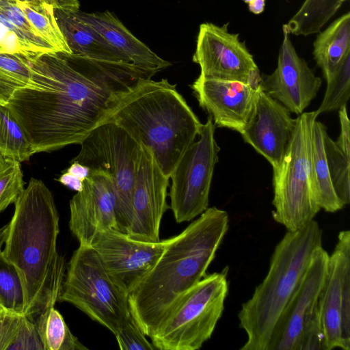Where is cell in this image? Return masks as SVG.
Returning <instances> with one entry per match:
<instances>
[{
    "mask_svg": "<svg viewBox=\"0 0 350 350\" xmlns=\"http://www.w3.org/2000/svg\"><path fill=\"white\" fill-rule=\"evenodd\" d=\"M16 2L31 27L54 51L69 57L71 51L57 24L54 8L42 2Z\"/></svg>",
    "mask_w": 350,
    "mask_h": 350,
    "instance_id": "cell-25",
    "label": "cell"
},
{
    "mask_svg": "<svg viewBox=\"0 0 350 350\" xmlns=\"http://www.w3.org/2000/svg\"><path fill=\"white\" fill-rule=\"evenodd\" d=\"M31 75L25 56L0 51V105L5 106L18 89L28 85Z\"/></svg>",
    "mask_w": 350,
    "mask_h": 350,
    "instance_id": "cell-30",
    "label": "cell"
},
{
    "mask_svg": "<svg viewBox=\"0 0 350 350\" xmlns=\"http://www.w3.org/2000/svg\"><path fill=\"white\" fill-rule=\"evenodd\" d=\"M66 172L76 176L83 180H85L89 176L90 170L87 166L80 163L73 161L71 162V165L66 170Z\"/></svg>",
    "mask_w": 350,
    "mask_h": 350,
    "instance_id": "cell-40",
    "label": "cell"
},
{
    "mask_svg": "<svg viewBox=\"0 0 350 350\" xmlns=\"http://www.w3.org/2000/svg\"><path fill=\"white\" fill-rule=\"evenodd\" d=\"M31 79L5 105L33 154L80 144L122 99L152 75L130 64H105L55 52L26 57Z\"/></svg>",
    "mask_w": 350,
    "mask_h": 350,
    "instance_id": "cell-1",
    "label": "cell"
},
{
    "mask_svg": "<svg viewBox=\"0 0 350 350\" xmlns=\"http://www.w3.org/2000/svg\"><path fill=\"white\" fill-rule=\"evenodd\" d=\"M0 31L14 38L17 52L25 57L55 52L31 27L16 0H0Z\"/></svg>",
    "mask_w": 350,
    "mask_h": 350,
    "instance_id": "cell-24",
    "label": "cell"
},
{
    "mask_svg": "<svg viewBox=\"0 0 350 350\" xmlns=\"http://www.w3.org/2000/svg\"><path fill=\"white\" fill-rule=\"evenodd\" d=\"M74 14L102 36L126 63L154 75L171 65L134 36L109 11L85 13L79 10Z\"/></svg>",
    "mask_w": 350,
    "mask_h": 350,
    "instance_id": "cell-20",
    "label": "cell"
},
{
    "mask_svg": "<svg viewBox=\"0 0 350 350\" xmlns=\"http://www.w3.org/2000/svg\"><path fill=\"white\" fill-rule=\"evenodd\" d=\"M57 180L77 192L82 190L84 183V180L66 171Z\"/></svg>",
    "mask_w": 350,
    "mask_h": 350,
    "instance_id": "cell-39",
    "label": "cell"
},
{
    "mask_svg": "<svg viewBox=\"0 0 350 350\" xmlns=\"http://www.w3.org/2000/svg\"><path fill=\"white\" fill-rule=\"evenodd\" d=\"M297 118L259 88L252 113L240 133L244 142L272 167L281 162L293 137Z\"/></svg>",
    "mask_w": 350,
    "mask_h": 350,
    "instance_id": "cell-18",
    "label": "cell"
},
{
    "mask_svg": "<svg viewBox=\"0 0 350 350\" xmlns=\"http://www.w3.org/2000/svg\"><path fill=\"white\" fill-rule=\"evenodd\" d=\"M58 301L72 304L114 335L131 314L128 296L92 246L79 245L68 262Z\"/></svg>",
    "mask_w": 350,
    "mask_h": 350,
    "instance_id": "cell-9",
    "label": "cell"
},
{
    "mask_svg": "<svg viewBox=\"0 0 350 350\" xmlns=\"http://www.w3.org/2000/svg\"><path fill=\"white\" fill-rule=\"evenodd\" d=\"M55 16L71 51L70 57L106 64H130L124 62L96 31L79 20L74 12L55 9Z\"/></svg>",
    "mask_w": 350,
    "mask_h": 350,
    "instance_id": "cell-21",
    "label": "cell"
},
{
    "mask_svg": "<svg viewBox=\"0 0 350 350\" xmlns=\"http://www.w3.org/2000/svg\"><path fill=\"white\" fill-rule=\"evenodd\" d=\"M21 2H42L52 5L54 9H60L68 11H77L79 10V0H16Z\"/></svg>",
    "mask_w": 350,
    "mask_h": 350,
    "instance_id": "cell-38",
    "label": "cell"
},
{
    "mask_svg": "<svg viewBox=\"0 0 350 350\" xmlns=\"http://www.w3.org/2000/svg\"><path fill=\"white\" fill-rule=\"evenodd\" d=\"M191 88L215 127L241 133L252 113L260 86L200 75Z\"/></svg>",
    "mask_w": 350,
    "mask_h": 350,
    "instance_id": "cell-19",
    "label": "cell"
},
{
    "mask_svg": "<svg viewBox=\"0 0 350 350\" xmlns=\"http://www.w3.org/2000/svg\"><path fill=\"white\" fill-rule=\"evenodd\" d=\"M170 239L144 241L111 229L99 233L92 247L112 280L128 296L154 266Z\"/></svg>",
    "mask_w": 350,
    "mask_h": 350,
    "instance_id": "cell-13",
    "label": "cell"
},
{
    "mask_svg": "<svg viewBox=\"0 0 350 350\" xmlns=\"http://www.w3.org/2000/svg\"><path fill=\"white\" fill-rule=\"evenodd\" d=\"M8 226L0 228V305L6 310L23 314L24 297L18 273L1 250Z\"/></svg>",
    "mask_w": 350,
    "mask_h": 350,
    "instance_id": "cell-29",
    "label": "cell"
},
{
    "mask_svg": "<svg viewBox=\"0 0 350 350\" xmlns=\"http://www.w3.org/2000/svg\"><path fill=\"white\" fill-rule=\"evenodd\" d=\"M21 162L3 159L0 163V213L14 204L25 189Z\"/></svg>",
    "mask_w": 350,
    "mask_h": 350,
    "instance_id": "cell-33",
    "label": "cell"
},
{
    "mask_svg": "<svg viewBox=\"0 0 350 350\" xmlns=\"http://www.w3.org/2000/svg\"><path fill=\"white\" fill-rule=\"evenodd\" d=\"M324 146L334 191L345 206L350 202V157L347 156L329 136H324Z\"/></svg>",
    "mask_w": 350,
    "mask_h": 350,
    "instance_id": "cell-31",
    "label": "cell"
},
{
    "mask_svg": "<svg viewBox=\"0 0 350 350\" xmlns=\"http://www.w3.org/2000/svg\"><path fill=\"white\" fill-rule=\"evenodd\" d=\"M319 33L312 53L326 80L350 52V12L342 15Z\"/></svg>",
    "mask_w": 350,
    "mask_h": 350,
    "instance_id": "cell-23",
    "label": "cell"
},
{
    "mask_svg": "<svg viewBox=\"0 0 350 350\" xmlns=\"http://www.w3.org/2000/svg\"><path fill=\"white\" fill-rule=\"evenodd\" d=\"M326 126L317 119L314 121L310 151V178L312 196L320 208L334 213L344 206L338 199L331 179L325 146Z\"/></svg>",
    "mask_w": 350,
    "mask_h": 350,
    "instance_id": "cell-22",
    "label": "cell"
},
{
    "mask_svg": "<svg viewBox=\"0 0 350 350\" xmlns=\"http://www.w3.org/2000/svg\"><path fill=\"white\" fill-rule=\"evenodd\" d=\"M226 211L207 208L171 237L159 260L128 295L130 312L152 337L185 293L206 273L228 227Z\"/></svg>",
    "mask_w": 350,
    "mask_h": 350,
    "instance_id": "cell-3",
    "label": "cell"
},
{
    "mask_svg": "<svg viewBox=\"0 0 350 350\" xmlns=\"http://www.w3.org/2000/svg\"><path fill=\"white\" fill-rule=\"evenodd\" d=\"M106 121L118 124L148 149L168 178L203 124L167 79L142 81Z\"/></svg>",
    "mask_w": 350,
    "mask_h": 350,
    "instance_id": "cell-4",
    "label": "cell"
},
{
    "mask_svg": "<svg viewBox=\"0 0 350 350\" xmlns=\"http://www.w3.org/2000/svg\"><path fill=\"white\" fill-rule=\"evenodd\" d=\"M69 206V228L79 245L92 246L99 233L117 230L116 193L106 173L90 171Z\"/></svg>",
    "mask_w": 350,
    "mask_h": 350,
    "instance_id": "cell-16",
    "label": "cell"
},
{
    "mask_svg": "<svg viewBox=\"0 0 350 350\" xmlns=\"http://www.w3.org/2000/svg\"><path fill=\"white\" fill-rule=\"evenodd\" d=\"M7 350H44L36 324L24 314Z\"/></svg>",
    "mask_w": 350,
    "mask_h": 350,
    "instance_id": "cell-35",
    "label": "cell"
},
{
    "mask_svg": "<svg viewBox=\"0 0 350 350\" xmlns=\"http://www.w3.org/2000/svg\"><path fill=\"white\" fill-rule=\"evenodd\" d=\"M228 271L206 274L185 293L150 337L156 349L196 350L211 338L224 310Z\"/></svg>",
    "mask_w": 350,
    "mask_h": 350,
    "instance_id": "cell-6",
    "label": "cell"
},
{
    "mask_svg": "<svg viewBox=\"0 0 350 350\" xmlns=\"http://www.w3.org/2000/svg\"><path fill=\"white\" fill-rule=\"evenodd\" d=\"M282 31L277 67L271 74L261 75L260 88L291 113L299 116L316 97L322 80L298 55L284 25Z\"/></svg>",
    "mask_w": 350,
    "mask_h": 350,
    "instance_id": "cell-15",
    "label": "cell"
},
{
    "mask_svg": "<svg viewBox=\"0 0 350 350\" xmlns=\"http://www.w3.org/2000/svg\"><path fill=\"white\" fill-rule=\"evenodd\" d=\"M0 48L1 49L2 48V46L0 45Z\"/></svg>",
    "mask_w": 350,
    "mask_h": 350,
    "instance_id": "cell-45",
    "label": "cell"
},
{
    "mask_svg": "<svg viewBox=\"0 0 350 350\" xmlns=\"http://www.w3.org/2000/svg\"><path fill=\"white\" fill-rule=\"evenodd\" d=\"M3 253L16 269L24 297L23 314L34 322L55 306L65 275L57 250L59 215L53 196L41 180L31 178L14 202Z\"/></svg>",
    "mask_w": 350,
    "mask_h": 350,
    "instance_id": "cell-2",
    "label": "cell"
},
{
    "mask_svg": "<svg viewBox=\"0 0 350 350\" xmlns=\"http://www.w3.org/2000/svg\"><path fill=\"white\" fill-rule=\"evenodd\" d=\"M323 230L312 220L287 231L276 245L267 275L239 312V325L247 335L241 350H268L277 323L298 288L313 252L322 246Z\"/></svg>",
    "mask_w": 350,
    "mask_h": 350,
    "instance_id": "cell-5",
    "label": "cell"
},
{
    "mask_svg": "<svg viewBox=\"0 0 350 350\" xmlns=\"http://www.w3.org/2000/svg\"><path fill=\"white\" fill-rule=\"evenodd\" d=\"M3 158L0 155V163L3 161Z\"/></svg>",
    "mask_w": 350,
    "mask_h": 350,
    "instance_id": "cell-44",
    "label": "cell"
},
{
    "mask_svg": "<svg viewBox=\"0 0 350 350\" xmlns=\"http://www.w3.org/2000/svg\"><path fill=\"white\" fill-rule=\"evenodd\" d=\"M328 259L323 246L313 252L301 282L277 323L268 350H299L304 330L319 317L318 301Z\"/></svg>",
    "mask_w": 350,
    "mask_h": 350,
    "instance_id": "cell-14",
    "label": "cell"
},
{
    "mask_svg": "<svg viewBox=\"0 0 350 350\" xmlns=\"http://www.w3.org/2000/svg\"><path fill=\"white\" fill-rule=\"evenodd\" d=\"M319 114L304 112L280 164L273 167V219L287 231L297 230L314 219L321 210L314 200L310 178L312 126Z\"/></svg>",
    "mask_w": 350,
    "mask_h": 350,
    "instance_id": "cell-7",
    "label": "cell"
},
{
    "mask_svg": "<svg viewBox=\"0 0 350 350\" xmlns=\"http://www.w3.org/2000/svg\"><path fill=\"white\" fill-rule=\"evenodd\" d=\"M265 7V0H252L248 3V9L254 14L263 12Z\"/></svg>",
    "mask_w": 350,
    "mask_h": 350,
    "instance_id": "cell-41",
    "label": "cell"
},
{
    "mask_svg": "<svg viewBox=\"0 0 350 350\" xmlns=\"http://www.w3.org/2000/svg\"><path fill=\"white\" fill-rule=\"evenodd\" d=\"M215 130L213 119L208 116L198 140L186 150L170 177V208L177 223L191 221L208 208L220 150L214 137Z\"/></svg>",
    "mask_w": 350,
    "mask_h": 350,
    "instance_id": "cell-10",
    "label": "cell"
},
{
    "mask_svg": "<svg viewBox=\"0 0 350 350\" xmlns=\"http://www.w3.org/2000/svg\"><path fill=\"white\" fill-rule=\"evenodd\" d=\"M4 308L0 305V315Z\"/></svg>",
    "mask_w": 350,
    "mask_h": 350,
    "instance_id": "cell-43",
    "label": "cell"
},
{
    "mask_svg": "<svg viewBox=\"0 0 350 350\" xmlns=\"http://www.w3.org/2000/svg\"><path fill=\"white\" fill-rule=\"evenodd\" d=\"M326 81L325 93L317 110L319 114L339 110L347 105L350 96V52Z\"/></svg>",
    "mask_w": 350,
    "mask_h": 350,
    "instance_id": "cell-32",
    "label": "cell"
},
{
    "mask_svg": "<svg viewBox=\"0 0 350 350\" xmlns=\"http://www.w3.org/2000/svg\"><path fill=\"white\" fill-rule=\"evenodd\" d=\"M323 350L350 349V232H339L318 301Z\"/></svg>",
    "mask_w": 350,
    "mask_h": 350,
    "instance_id": "cell-11",
    "label": "cell"
},
{
    "mask_svg": "<svg viewBox=\"0 0 350 350\" xmlns=\"http://www.w3.org/2000/svg\"><path fill=\"white\" fill-rule=\"evenodd\" d=\"M119 348L122 350H153L152 343L146 338L131 314L126 318L115 334Z\"/></svg>",
    "mask_w": 350,
    "mask_h": 350,
    "instance_id": "cell-34",
    "label": "cell"
},
{
    "mask_svg": "<svg viewBox=\"0 0 350 350\" xmlns=\"http://www.w3.org/2000/svg\"><path fill=\"white\" fill-rule=\"evenodd\" d=\"M338 115L340 132L338 139L335 142L347 156L350 157V122L346 106L339 109Z\"/></svg>",
    "mask_w": 350,
    "mask_h": 350,
    "instance_id": "cell-37",
    "label": "cell"
},
{
    "mask_svg": "<svg viewBox=\"0 0 350 350\" xmlns=\"http://www.w3.org/2000/svg\"><path fill=\"white\" fill-rule=\"evenodd\" d=\"M33 323L44 350L88 349L71 333L62 315L54 306L44 310Z\"/></svg>",
    "mask_w": 350,
    "mask_h": 350,
    "instance_id": "cell-27",
    "label": "cell"
},
{
    "mask_svg": "<svg viewBox=\"0 0 350 350\" xmlns=\"http://www.w3.org/2000/svg\"><path fill=\"white\" fill-rule=\"evenodd\" d=\"M169 179L159 168L152 153L142 146L133 191V219L126 233L131 238L150 242L160 240L161 219L168 208L166 199Z\"/></svg>",
    "mask_w": 350,
    "mask_h": 350,
    "instance_id": "cell-17",
    "label": "cell"
},
{
    "mask_svg": "<svg viewBox=\"0 0 350 350\" xmlns=\"http://www.w3.org/2000/svg\"><path fill=\"white\" fill-rule=\"evenodd\" d=\"M0 155L19 162L28 161L33 152L20 124L6 106L0 105Z\"/></svg>",
    "mask_w": 350,
    "mask_h": 350,
    "instance_id": "cell-28",
    "label": "cell"
},
{
    "mask_svg": "<svg viewBox=\"0 0 350 350\" xmlns=\"http://www.w3.org/2000/svg\"><path fill=\"white\" fill-rule=\"evenodd\" d=\"M228 23L200 25L193 62L200 67V75L237 81L260 86L261 75L253 55L239 33L228 31Z\"/></svg>",
    "mask_w": 350,
    "mask_h": 350,
    "instance_id": "cell-12",
    "label": "cell"
},
{
    "mask_svg": "<svg viewBox=\"0 0 350 350\" xmlns=\"http://www.w3.org/2000/svg\"><path fill=\"white\" fill-rule=\"evenodd\" d=\"M243 2H245V3H249L250 1H252V0H242Z\"/></svg>",
    "mask_w": 350,
    "mask_h": 350,
    "instance_id": "cell-42",
    "label": "cell"
},
{
    "mask_svg": "<svg viewBox=\"0 0 350 350\" xmlns=\"http://www.w3.org/2000/svg\"><path fill=\"white\" fill-rule=\"evenodd\" d=\"M80 145L79 153L71 162L110 176L116 198L117 230L126 234L133 219V191L142 146L111 121L98 125Z\"/></svg>",
    "mask_w": 350,
    "mask_h": 350,
    "instance_id": "cell-8",
    "label": "cell"
},
{
    "mask_svg": "<svg viewBox=\"0 0 350 350\" xmlns=\"http://www.w3.org/2000/svg\"><path fill=\"white\" fill-rule=\"evenodd\" d=\"M23 314L5 309L0 315V350H7L12 341Z\"/></svg>",
    "mask_w": 350,
    "mask_h": 350,
    "instance_id": "cell-36",
    "label": "cell"
},
{
    "mask_svg": "<svg viewBox=\"0 0 350 350\" xmlns=\"http://www.w3.org/2000/svg\"><path fill=\"white\" fill-rule=\"evenodd\" d=\"M346 0H305L295 14L283 25L290 34L309 36L321 28Z\"/></svg>",
    "mask_w": 350,
    "mask_h": 350,
    "instance_id": "cell-26",
    "label": "cell"
}]
</instances>
